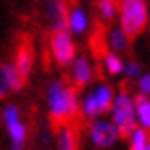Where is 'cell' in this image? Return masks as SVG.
Returning <instances> with one entry per match:
<instances>
[{
  "label": "cell",
  "mask_w": 150,
  "mask_h": 150,
  "mask_svg": "<svg viewBox=\"0 0 150 150\" xmlns=\"http://www.w3.org/2000/svg\"><path fill=\"white\" fill-rule=\"evenodd\" d=\"M148 146V132L144 128H134L130 134V150H146Z\"/></svg>",
  "instance_id": "cell-17"
},
{
  "label": "cell",
  "mask_w": 150,
  "mask_h": 150,
  "mask_svg": "<svg viewBox=\"0 0 150 150\" xmlns=\"http://www.w3.org/2000/svg\"><path fill=\"white\" fill-rule=\"evenodd\" d=\"M103 65H105L107 73L109 75H119L120 71H122V59H120L119 55H115V53H109L105 57V61H103Z\"/></svg>",
  "instance_id": "cell-19"
},
{
  "label": "cell",
  "mask_w": 150,
  "mask_h": 150,
  "mask_svg": "<svg viewBox=\"0 0 150 150\" xmlns=\"http://www.w3.org/2000/svg\"><path fill=\"white\" fill-rule=\"evenodd\" d=\"M73 87L77 91L83 89L87 83L91 81V77H93V71H91V65L89 61L85 59V57H79V59H75L73 63Z\"/></svg>",
  "instance_id": "cell-10"
},
{
  "label": "cell",
  "mask_w": 150,
  "mask_h": 150,
  "mask_svg": "<svg viewBox=\"0 0 150 150\" xmlns=\"http://www.w3.org/2000/svg\"><path fill=\"white\" fill-rule=\"evenodd\" d=\"M85 28H87V18L83 14V10L73 8V10L69 12V30L75 32V34H83Z\"/></svg>",
  "instance_id": "cell-14"
},
{
  "label": "cell",
  "mask_w": 150,
  "mask_h": 150,
  "mask_svg": "<svg viewBox=\"0 0 150 150\" xmlns=\"http://www.w3.org/2000/svg\"><path fill=\"white\" fill-rule=\"evenodd\" d=\"M120 30L132 42L148 26V6L146 0H120Z\"/></svg>",
  "instance_id": "cell-2"
},
{
  "label": "cell",
  "mask_w": 150,
  "mask_h": 150,
  "mask_svg": "<svg viewBox=\"0 0 150 150\" xmlns=\"http://www.w3.org/2000/svg\"><path fill=\"white\" fill-rule=\"evenodd\" d=\"M117 138H120L117 125L105 122V120H101V122H93V125H91V140H93V144L99 146V148L112 146V144L117 142Z\"/></svg>",
  "instance_id": "cell-8"
},
{
  "label": "cell",
  "mask_w": 150,
  "mask_h": 150,
  "mask_svg": "<svg viewBox=\"0 0 150 150\" xmlns=\"http://www.w3.org/2000/svg\"><path fill=\"white\" fill-rule=\"evenodd\" d=\"M112 89L109 85H101L95 93H91L85 97L83 101V112L85 117H95V115H103V112H109L112 109Z\"/></svg>",
  "instance_id": "cell-6"
},
{
  "label": "cell",
  "mask_w": 150,
  "mask_h": 150,
  "mask_svg": "<svg viewBox=\"0 0 150 150\" xmlns=\"http://www.w3.org/2000/svg\"><path fill=\"white\" fill-rule=\"evenodd\" d=\"M57 150H77V132L73 125H67L59 130Z\"/></svg>",
  "instance_id": "cell-11"
},
{
  "label": "cell",
  "mask_w": 150,
  "mask_h": 150,
  "mask_svg": "<svg viewBox=\"0 0 150 150\" xmlns=\"http://www.w3.org/2000/svg\"><path fill=\"white\" fill-rule=\"evenodd\" d=\"M148 136H150V132H148Z\"/></svg>",
  "instance_id": "cell-26"
},
{
  "label": "cell",
  "mask_w": 150,
  "mask_h": 150,
  "mask_svg": "<svg viewBox=\"0 0 150 150\" xmlns=\"http://www.w3.org/2000/svg\"><path fill=\"white\" fill-rule=\"evenodd\" d=\"M50 50L55 63L61 67H67L75 59V44L65 28H52L50 32Z\"/></svg>",
  "instance_id": "cell-4"
},
{
  "label": "cell",
  "mask_w": 150,
  "mask_h": 150,
  "mask_svg": "<svg viewBox=\"0 0 150 150\" xmlns=\"http://www.w3.org/2000/svg\"><path fill=\"white\" fill-rule=\"evenodd\" d=\"M89 47L95 61L99 65H103L105 57L109 55V36H107V28L103 26V22L97 20V18L93 22V34L89 38Z\"/></svg>",
  "instance_id": "cell-7"
},
{
  "label": "cell",
  "mask_w": 150,
  "mask_h": 150,
  "mask_svg": "<svg viewBox=\"0 0 150 150\" xmlns=\"http://www.w3.org/2000/svg\"><path fill=\"white\" fill-rule=\"evenodd\" d=\"M146 150H150V142H148V146H146Z\"/></svg>",
  "instance_id": "cell-25"
},
{
  "label": "cell",
  "mask_w": 150,
  "mask_h": 150,
  "mask_svg": "<svg viewBox=\"0 0 150 150\" xmlns=\"http://www.w3.org/2000/svg\"><path fill=\"white\" fill-rule=\"evenodd\" d=\"M45 18L50 20L52 28H67L69 26V12L65 0H44Z\"/></svg>",
  "instance_id": "cell-9"
},
{
  "label": "cell",
  "mask_w": 150,
  "mask_h": 150,
  "mask_svg": "<svg viewBox=\"0 0 150 150\" xmlns=\"http://www.w3.org/2000/svg\"><path fill=\"white\" fill-rule=\"evenodd\" d=\"M97 12L103 20H111L115 16V8H117V0H97Z\"/></svg>",
  "instance_id": "cell-18"
},
{
  "label": "cell",
  "mask_w": 150,
  "mask_h": 150,
  "mask_svg": "<svg viewBox=\"0 0 150 150\" xmlns=\"http://www.w3.org/2000/svg\"><path fill=\"white\" fill-rule=\"evenodd\" d=\"M12 150H22V146L20 144H12Z\"/></svg>",
  "instance_id": "cell-24"
},
{
  "label": "cell",
  "mask_w": 150,
  "mask_h": 150,
  "mask_svg": "<svg viewBox=\"0 0 150 150\" xmlns=\"http://www.w3.org/2000/svg\"><path fill=\"white\" fill-rule=\"evenodd\" d=\"M10 87H8V81H6V75H4V63H0V99L6 95Z\"/></svg>",
  "instance_id": "cell-21"
},
{
  "label": "cell",
  "mask_w": 150,
  "mask_h": 150,
  "mask_svg": "<svg viewBox=\"0 0 150 150\" xmlns=\"http://www.w3.org/2000/svg\"><path fill=\"white\" fill-rule=\"evenodd\" d=\"M34 55H36V52H34L32 40L28 36H20L14 50V69L18 71L24 83H28V79H30L32 67H34Z\"/></svg>",
  "instance_id": "cell-5"
},
{
  "label": "cell",
  "mask_w": 150,
  "mask_h": 150,
  "mask_svg": "<svg viewBox=\"0 0 150 150\" xmlns=\"http://www.w3.org/2000/svg\"><path fill=\"white\" fill-rule=\"evenodd\" d=\"M134 109H136V115H138V120L142 122V127L150 128V99L144 93L134 97Z\"/></svg>",
  "instance_id": "cell-12"
},
{
  "label": "cell",
  "mask_w": 150,
  "mask_h": 150,
  "mask_svg": "<svg viewBox=\"0 0 150 150\" xmlns=\"http://www.w3.org/2000/svg\"><path fill=\"white\" fill-rule=\"evenodd\" d=\"M112 111H115V125L119 128V136L128 138L136 128V119H134L136 109H134V101L130 99V95L127 91V83H122L120 93L115 99Z\"/></svg>",
  "instance_id": "cell-3"
},
{
  "label": "cell",
  "mask_w": 150,
  "mask_h": 150,
  "mask_svg": "<svg viewBox=\"0 0 150 150\" xmlns=\"http://www.w3.org/2000/svg\"><path fill=\"white\" fill-rule=\"evenodd\" d=\"M4 75H6V81H8L10 91H14V93H18V91L26 85V83L22 81V77L18 75V71L14 69V65H6V63H4Z\"/></svg>",
  "instance_id": "cell-15"
},
{
  "label": "cell",
  "mask_w": 150,
  "mask_h": 150,
  "mask_svg": "<svg viewBox=\"0 0 150 150\" xmlns=\"http://www.w3.org/2000/svg\"><path fill=\"white\" fill-rule=\"evenodd\" d=\"M128 42H130V40L127 38V34L122 30H117V28L109 30V47L117 50V52H127Z\"/></svg>",
  "instance_id": "cell-13"
},
{
  "label": "cell",
  "mask_w": 150,
  "mask_h": 150,
  "mask_svg": "<svg viewBox=\"0 0 150 150\" xmlns=\"http://www.w3.org/2000/svg\"><path fill=\"white\" fill-rule=\"evenodd\" d=\"M140 91L150 95V75H144L142 79H140Z\"/></svg>",
  "instance_id": "cell-23"
},
{
  "label": "cell",
  "mask_w": 150,
  "mask_h": 150,
  "mask_svg": "<svg viewBox=\"0 0 150 150\" xmlns=\"http://www.w3.org/2000/svg\"><path fill=\"white\" fill-rule=\"evenodd\" d=\"M138 73H140L138 63H128V65H127V77H136Z\"/></svg>",
  "instance_id": "cell-22"
},
{
  "label": "cell",
  "mask_w": 150,
  "mask_h": 150,
  "mask_svg": "<svg viewBox=\"0 0 150 150\" xmlns=\"http://www.w3.org/2000/svg\"><path fill=\"white\" fill-rule=\"evenodd\" d=\"M14 120H20V115H18V109L14 105H8L6 111H4V122L10 125V122H14Z\"/></svg>",
  "instance_id": "cell-20"
},
{
  "label": "cell",
  "mask_w": 150,
  "mask_h": 150,
  "mask_svg": "<svg viewBox=\"0 0 150 150\" xmlns=\"http://www.w3.org/2000/svg\"><path fill=\"white\" fill-rule=\"evenodd\" d=\"M8 127V132H10V138H12V144H20L22 146L24 140H26V127H24L20 120H14L6 125Z\"/></svg>",
  "instance_id": "cell-16"
},
{
  "label": "cell",
  "mask_w": 150,
  "mask_h": 150,
  "mask_svg": "<svg viewBox=\"0 0 150 150\" xmlns=\"http://www.w3.org/2000/svg\"><path fill=\"white\" fill-rule=\"evenodd\" d=\"M77 89L65 81H55L50 85L47 103H50V122L53 130L59 132L63 127L79 119L77 115Z\"/></svg>",
  "instance_id": "cell-1"
}]
</instances>
